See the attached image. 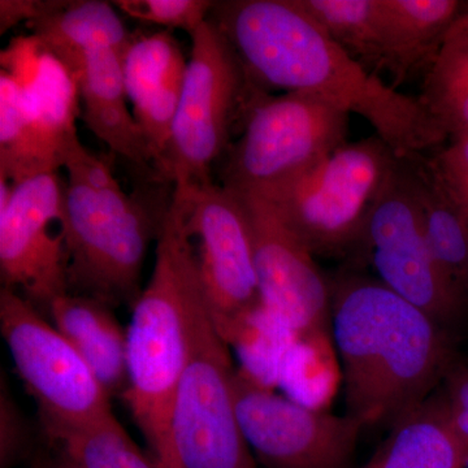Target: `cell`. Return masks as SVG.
Instances as JSON below:
<instances>
[{"instance_id": "1", "label": "cell", "mask_w": 468, "mask_h": 468, "mask_svg": "<svg viewBox=\"0 0 468 468\" xmlns=\"http://www.w3.org/2000/svg\"><path fill=\"white\" fill-rule=\"evenodd\" d=\"M208 18L261 90L303 92L360 116L399 158L426 155L448 138L419 98L351 57L297 0H220Z\"/></svg>"}, {"instance_id": "2", "label": "cell", "mask_w": 468, "mask_h": 468, "mask_svg": "<svg viewBox=\"0 0 468 468\" xmlns=\"http://www.w3.org/2000/svg\"><path fill=\"white\" fill-rule=\"evenodd\" d=\"M329 282L345 414L365 428L392 427L454 365L448 332L377 277L350 272Z\"/></svg>"}, {"instance_id": "3", "label": "cell", "mask_w": 468, "mask_h": 468, "mask_svg": "<svg viewBox=\"0 0 468 468\" xmlns=\"http://www.w3.org/2000/svg\"><path fill=\"white\" fill-rule=\"evenodd\" d=\"M61 229L68 292L115 309L133 307L151 239H158L174 185L151 177L131 194L104 160L76 138L63 160Z\"/></svg>"}, {"instance_id": "4", "label": "cell", "mask_w": 468, "mask_h": 468, "mask_svg": "<svg viewBox=\"0 0 468 468\" xmlns=\"http://www.w3.org/2000/svg\"><path fill=\"white\" fill-rule=\"evenodd\" d=\"M205 301L183 202L174 190L156 239L153 275L126 328L129 384L122 397L160 468H178L172 408L189 362L194 315Z\"/></svg>"}, {"instance_id": "5", "label": "cell", "mask_w": 468, "mask_h": 468, "mask_svg": "<svg viewBox=\"0 0 468 468\" xmlns=\"http://www.w3.org/2000/svg\"><path fill=\"white\" fill-rule=\"evenodd\" d=\"M399 159L377 134L347 141L261 199L314 257H347L358 250L369 215Z\"/></svg>"}, {"instance_id": "6", "label": "cell", "mask_w": 468, "mask_h": 468, "mask_svg": "<svg viewBox=\"0 0 468 468\" xmlns=\"http://www.w3.org/2000/svg\"><path fill=\"white\" fill-rule=\"evenodd\" d=\"M192 52L159 180L177 185L211 181L234 125L243 122L261 89L252 85L230 43L211 20L192 34Z\"/></svg>"}, {"instance_id": "7", "label": "cell", "mask_w": 468, "mask_h": 468, "mask_svg": "<svg viewBox=\"0 0 468 468\" xmlns=\"http://www.w3.org/2000/svg\"><path fill=\"white\" fill-rule=\"evenodd\" d=\"M349 119L303 92H258L223 158L221 185L239 196H268L347 143Z\"/></svg>"}, {"instance_id": "8", "label": "cell", "mask_w": 468, "mask_h": 468, "mask_svg": "<svg viewBox=\"0 0 468 468\" xmlns=\"http://www.w3.org/2000/svg\"><path fill=\"white\" fill-rule=\"evenodd\" d=\"M0 332L48 440L112 414L111 397L79 351L32 302L3 286Z\"/></svg>"}, {"instance_id": "9", "label": "cell", "mask_w": 468, "mask_h": 468, "mask_svg": "<svg viewBox=\"0 0 468 468\" xmlns=\"http://www.w3.org/2000/svg\"><path fill=\"white\" fill-rule=\"evenodd\" d=\"M187 233L196 251L206 303L229 346L263 307L255 264L250 215L239 194L221 184L177 185Z\"/></svg>"}, {"instance_id": "10", "label": "cell", "mask_w": 468, "mask_h": 468, "mask_svg": "<svg viewBox=\"0 0 468 468\" xmlns=\"http://www.w3.org/2000/svg\"><path fill=\"white\" fill-rule=\"evenodd\" d=\"M229 346L203 302L193 319L189 362L171 417L178 468H261L243 436L232 393Z\"/></svg>"}, {"instance_id": "11", "label": "cell", "mask_w": 468, "mask_h": 468, "mask_svg": "<svg viewBox=\"0 0 468 468\" xmlns=\"http://www.w3.org/2000/svg\"><path fill=\"white\" fill-rule=\"evenodd\" d=\"M356 255L371 264L381 284L443 328L460 311L463 294L433 258L403 158L369 215Z\"/></svg>"}, {"instance_id": "12", "label": "cell", "mask_w": 468, "mask_h": 468, "mask_svg": "<svg viewBox=\"0 0 468 468\" xmlns=\"http://www.w3.org/2000/svg\"><path fill=\"white\" fill-rule=\"evenodd\" d=\"M232 393L243 436L261 467H350L365 428L356 418L279 396L239 368Z\"/></svg>"}, {"instance_id": "13", "label": "cell", "mask_w": 468, "mask_h": 468, "mask_svg": "<svg viewBox=\"0 0 468 468\" xmlns=\"http://www.w3.org/2000/svg\"><path fill=\"white\" fill-rule=\"evenodd\" d=\"M12 184L11 199L0 208V280L46 314L68 292L64 183L51 171Z\"/></svg>"}, {"instance_id": "14", "label": "cell", "mask_w": 468, "mask_h": 468, "mask_svg": "<svg viewBox=\"0 0 468 468\" xmlns=\"http://www.w3.org/2000/svg\"><path fill=\"white\" fill-rule=\"evenodd\" d=\"M239 197L250 215L263 306L295 343H318L331 332V282L266 201Z\"/></svg>"}, {"instance_id": "15", "label": "cell", "mask_w": 468, "mask_h": 468, "mask_svg": "<svg viewBox=\"0 0 468 468\" xmlns=\"http://www.w3.org/2000/svg\"><path fill=\"white\" fill-rule=\"evenodd\" d=\"M0 67L16 82L43 171H60L67 147L79 138L75 77L34 36L12 39L0 52Z\"/></svg>"}, {"instance_id": "16", "label": "cell", "mask_w": 468, "mask_h": 468, "mask_svg": "<svg viewBox=\"0 0 468 468\" xmlns=\"http://www.w3.org/2000/svg\"><path fill=\"white\" fill-rule=\"evenodd\" d=\"M187 61L169 30L132 37L122 52L129 103L153 151L162 163L186 75Z\"/></svg>"}, {"instance_id": "17", "label": "cell", "mask_w": 468, "mask_h": 468, "mask_svg": "<svg viewBox=\"0 0 468 468\" xmlns=\"http://www.w3.org/2000/svg\"><path fill=\"white\" fill-rule=\"evenodd\" d=\"M75 77L80 97V117L95 137L135 168L155 175L153 151L129 110L122 54L95 50L67 67Z\"/></svg>"}, {"instance_id": "18", "label": "cell", "mask_w": 468, "mask_h": 468, "mask_svg": "<svg viewBox=\"0 0 468 468\" xmlns=\"http://www.w3.org/2000/svg\"><path fill=\"white\" fill-rule=\"evenodd\" d=\"M46 315L79 351L111 399H122L129 384L128 341L112 307L67 292L52 301Z\"/></svg>"}, {"instance_id": "19", "label": "cell", "mask_w": 468, "mask_h": 468, "mask_svg": "<svg viewBox=\"0 0 468 468\" xmlns=\"http://www.w3.org/2000/svg\"><path fill=\"white\" fill-rule=\"evenodd\" d=\"M380 7L384 70L397 84L426 73L464 11L457 0H380Z\"/></svg>"}, {"instance_id": "20", "label": "cell", "mask_w": 468, "mask_h": 468, "mask_svg": "<svg viewBox=\"0 0 468 468\" xmlns=\"http://www.w3.org/2000/svg\"><path fill=\"white\" fill-rule=\"evenodd\" d=\"M468 442L452 427L442 394L428 397L390 427L362 468H464Z\"/></svg>"}, {"instance_id": "21", "label": "cell", "mask_w": 468, "mask_h": 468, "mask_svg": "<svg viewBox=\"0 0 468 468\" xmlns=\"http://www.w3.org/2000/svg\"><path fill=\"white\" fill-rule=\"evenodd\" d=\"M27 27L66 67L90 51L122 54L133 37L112 2L103 0H43Z\"/></svg>"}, {"instance_id": "22", "label": "cell", "mask_w": 468, "mask_h": 468, "mask_svg": "<svg viewBox=\"0 0 468 468\" xmlns=\"http://www.w3.org/2000/svg\"><path fill=\"white\" fill-rule=\"evenodd\" d=\"M420 209L428 245L446 279L468 288V220L432 158H403Z\"/></svg>"}, {"instance_id": "23", "label": "cell", "mask_w": 468, "mask_h": 468, "mask_svg": "<svg viewBox=\"0 0 468 468\" xmlns=\"http://www.w3.org/2000/svg\"><path fill=\"white\" fill-rule=\"evenodd\" d=\"M421 101L446 137L468 134V32L452 26L424 73Z\"/></svg>"}, {"instance_id": "24", "label": "cell", "mask_w": 468, "mask_h": 468, "mask_svg": "<svg viewBox=\"0 0 468 468\" xmlns=\"http://www.w3.org/2000/svg\"><path fill=\"white\" fill-rule=\"evenodd\" d=\"M51 468H160L128 435L115 415L48 440Z\"/></svg>"}, {"instance_id": "25", "label": "cell", "mask_w": 468, "mask_h": 468, "mask_svg": "<svg viewBox=\"0 0 468 468\" xmlns=\"http://www.w3.org/2000/svg\"><path fill=\"white\" fill-rule=\"evenodd\" d=\"M351 57L375 72L384 70L380 0H297Z\"/></svg>"}, {"instance_id": "26", "label": "cell", "mask_w": 468, "mask_h": 468, "mask_svg": "<svg viewBox=\"0 0 468 468\" xmlns=\"http://www.w3.org/2000/svg\"><path fill=\"white\" fill-rule=\"evenodd\" d=\"M112 5L122 14L143 21L167 27V30H184L192 36L208 20L215 2L211 0H115Z\"/></svg>"}, {"instance_id": "27", "label": "cell", "mask_w": 468, "mask_h": 468, "mask_svg": "<svg viewBox=\"0 0 468 468\" xmlns=\"http://www.w3.org/2000/svg\"><path fill=\"white\" fill-rule=\"evenodd\" d=\"M33 448V433L23 410L15 401L5 372L0 380V467L12 468Z\"/></svg>"}, {"instance_id": "28", "label": "cell", "mask_w": 468, "mask_h": 468, "mask_svg": "<svg viewBox=\"0 0 468 468\" xmlns=\"http://www.w3.org/2000/svg\"><path fill=\"white\" fill-rule=\"evenodd\" d=\"M432 160L468 220V134L452 138Z\"/></svg>"}, {"instance_id": "29", "label": "cell", "mask_w": 468, "mask_h": 468, "mask_svg": "<svg viewBox=\"0 0 468 468\" xmlns=\"http://www.w3.org/2000/svg\"><path fill=\"white\" fill-rule=\"evenodd\" d=\"M445 399L449 418L462 439L468 442V367L452 365L446 374Z\"/></svg>"}, {"instance_id": "30", "label": "cell", "mask_w": 468, "mask_h": 468, "mask_svg": "<svg viewBox=\"0 0 468 468\" xmlns=\"http://www.w3.org/2000/svg\"><path fill=\"white\" fill-rule=\"evenodd\" d=\"M43 0H2L0 2V34L20 23H30L41 12Z\"/></svg>"}, {"instance_id": "31", "label": "cell", "mask_w": 468, "mask_h": 468, "mask_svg": "<svg viewBox=\"0 0 468 468\" xmlns=\"http://www.w3.org/2000/svg\"><path fill=\"white\" fill-rule=\"evenodd\" d=\"M29 468H51L48 452L37 454L36 457H34L32 463H30Z\"/></svg>"}, {"instance_id": "32", "label": "cell", "mask_w": 468, "mask_h": 468, "mask_svg": "<svg viewBox=\"0 0 468 468\" xmlns=\"http://www.w3.org/2000/svg\"><path fill=\"white\" fill-rule=\"evenodd\" d=\"M457 26L463 27L468 32V7L464 9L463 14L461 15L457 20Z\"/></svg>"}, {"instance_id": "33", "label": "cell", "mask_w": 468, "mask_h": 468, "mask_svg": "<svg viewBox=\"0 0 468 468\" xmlns=\"http://www.w3.org/2000/svg\"><path fill=\"white\" fill-rule=\"evenodd\" d=\"M466 467L468 468V458H467V462H466Z\"/></svg>"}]
</instances>
